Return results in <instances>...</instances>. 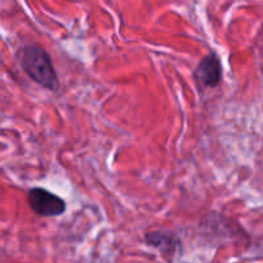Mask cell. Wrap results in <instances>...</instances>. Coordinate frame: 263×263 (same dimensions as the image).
<instances>
[{
    "label": "cell",
    "mask_w": 263,
    "mask_h": 263,
    "mask_svg": "<svg viewBox=\"0 0 263 263\" xmlns=\"http://www.w3.org/2000/svg\"><path fill=\"white\" fill-rule=\"evenodd\" d=\"M145 243L158 249L163 257H174L180 248V239L176 234L168 230L151 231L145 235Z\"/></svg>",
    "instance_id": "cell-4"
},
{
    "label": "cell",
    "mask_w": 263,
    "mask_h": 263,
    "mask_svg": "<svg viewBox=\"0 0 263 263\" xmlns=\"http://www.w3.org/2000/svg\"><path fill=\"white\" fill-rule=\"evenodd\" d=\"M222 77L221 62L215 53H210L199 62L194 71V79L204 87H216Z\"/></svg>",
    "instance_id": "cell-3"
},
{
    "label": "cell",
    "mask_w": 263,
    "mask_h": 263,
    "mask_svg": "<svg viewBox=\"0 0 263 263\" xmlns=\"http://www.w3.org/2000/svg\"><path fill=\"white\" fill-rule=\"evenodd\" d=\"M21 67L36 84L51 91H58L59 81L50 55L36 45H27L18 53Z\"/></svg>",
    "instance_id": "cell-1"
},
{
    "label": "cell",
    "mask_w": 263,
    "mask_h": 263,
    "mask_svg": "<svg viewBox=\"0 0 263 263\" xmlns=\"http://www.w3.org/2000/svg\"><path fill=\"white\" fill-rule=\"evenodd\" d=\"M27 202L31 210L40 217H57L66 212V203L58 195L44 187H33L28 192Z\"/></svg>",
    "instance_id": "cell-2"
}]
</instances>
